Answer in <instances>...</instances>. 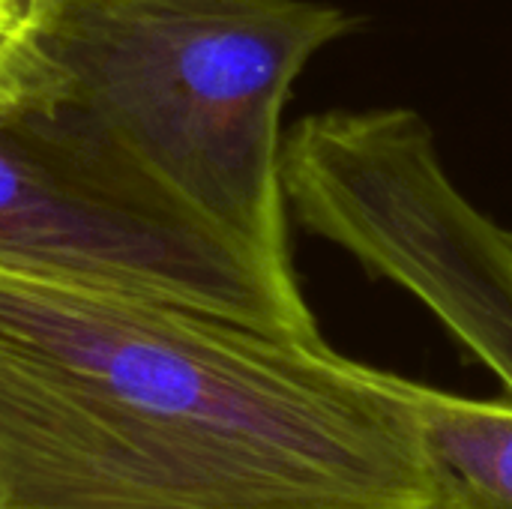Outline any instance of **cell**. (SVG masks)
<instances>
[{
    "mask_svg": "<svg viewBox=\"0 0 512 509\" xmlns=\"http://www.w3.org/2000/svg\"><path fill=\"white\" fill-rule=\"evenodd\" d=\"M0 255L261 330L321 336L294 270L210 225L48 105L0 111Z\"/></svg>",
    "mask_w": 512,
    "mask_h": 509,
    "instance_id": "3",
    "label": "cell"
},
{
    "mask_svg": "<svg viewBox=\"0 0 512 509\" xmlns=\"http://www.w3.org/2000/svg\"><path fill=\"white\" fill-rule=\"evenodd\" d=\"M297 222L417 297L512 396V231L450 180L411 108L309 114L282 141Z\"/></svg>",
    "mask_w": 512,
    "mask_h": 509,
    "instance_id": "4",
    "label": "cell"
},
{
    "mask_svg": "<svg viewBox=\"0 0 512 509\" xmlns=\"http://www.w3.org/2000/svg\"><path fill=\"white\" fill-rule=\"evenodd\" d=\"M357 24L321 0H51L33 30L48 66L39 105L294 270L282 114L306 63Z\"/></svg>",
    "mask_w": 512,
    "mask_h": 509,
    "instance_id": "2",
    "label": "cell"
},
{
    "mask_svg": "<svg viewBox=\"0 0 512 509\" xmlns=\"http://www.w3.org/2000/svg\"><path fill=\"white\" fill-rule=\"evenodd\" d=\"M417 429L438 509H512V396L417 384Z\"/></svg>",
    "mask_w": 512,
    "mask_h": 509,
    "instance_id": "5",
    "label": "cell"
},
{
    "mask_svg": "<svg viewBox=\"0 0 512 509\" xmlns=\"http://www.w3.org/2000/svg\"><path fill=\"white\" fill-rule=\"evenodd\" d=\"M0 509H438L417 381L0 255Z\"/></svg>",
    "mask_w": 512,
    "mask_h": 509,
    "instance_id": "1",
    "label": "cell"
},
{
    "mask_svg": "<svg viewBox=\"0 0 512 509\" xmlns=\"http://www.w3.org/2000/svg\"><path fill=\"white\" fill-rule=\"evenodd\" d=\"M0 3H6L12 12H18L27 24H39V18H42V12H45V6L51 3V0H0Z\"/></svg>",
    "mask_w": 512,
    "mask_h": 509,
    "instance_id": "6",
    "label": "cell"
}]
</instances>
